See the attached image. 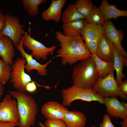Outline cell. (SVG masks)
Listing matches in <instances>:
<instances>
[{"instance_id":"6da1fadb","label":"cell","mask_w":127,"mask_h":127,"mask_svg":"<svg viewBox=\"0 0 127 127\" xmlns=\"http://www.w3.org/2000/svg\"><path fill=\"white\" fill-rule=\"evenodd\" d=\"M56 38L60 48L56 57L61 58V64L70 65L79 61L91 57L92 54L87 47L81 36L72 37L64 35L60 31L55 32Z\"/></svg>"},{"instance_id":"7a4b0ae2","label":"cell","mask_w":127,"mask_h":127,"mask_svg":"<svg viewBox=\"0 0 127 127\" xmlns=\"http://www.w3.org/2000/svg\"><path fill=\"white\" fill-rule=\"evenodd\" d=\"M8 93L17 102L19 127L34 126L38 112L37 104L34 98L26 92L11 91Z\"/></svg>"},{"instance_id":"3957f363","label":"cell","mask_w":127,"mask_h":127,"mask_svg":"<svg viewBox=\"0 0 127 127\" xmlns=\"http://www.w3.org/2000/svg\"><path fill=\"white\" fill-rule=\"evenodd\" d=\"M73 85L91 89L99 77L95 62L90 57L80 61L72 69Z\"/></svg>"},{"instance_id":"277c9868","label":"cell","mask_w":127,"mask_h":127,"mask_svg":"<svg viewBox=\"0 0 127 127\" xmlns=\"http://www.w3.org/2000/svg\"><path fill=\"white\" fill-rule=\"evenodd\" d=\"M62 104L65 107L70 106L76 100L90 102L97 101L103 104V97L93 91L92 89L83 88L73 85L62 91Z\"/></svg>"},{"instance_id":"5b68a950","label":"cell","mask_w":127,"mask_h":127,"mask_svg":"<svg viewBox=\"0 0 127 127\" xmlns=\"http://www.w3.org/2000/svg\"><path fill=\"white\" fill-rule=\"evenodd\" d=\"M92 89L103 98L119 96L123 100L127 99V95L123 94L119 88L114 77V72L104 78L99 77Z\"/></svg>"},{"instance_id":"8992f818","label":"cell","mask_w":127,"mask_h":127,"mask_svg":"<svg viewBox=\"0 0 127 127\" xmlns=\"http://www.w3.org/2000/svg\"><path fill=\"white\" fill-rule=\"evenodd\" d=\"M26 63L24 58L19 57L13 62L11 66L10 82L15 88L22 92L26 91V86L28 83L35 82L25 72L24 67Z\"/></svg>"},{"instance_id":"52a82bcc","label":"cell","mask_w":127,"mask_h":127,"mask_svg":"<svg viewBox=\"0 0 127 127\" xmlns=\"http://www.w3.org/2000/svg\"><path fill=\"white\" fill-rule=\"evenodd\" d=\"M105 33V28L103 26L89 24L85 22L81 36L91 54L95 53L99 40Z\"/></svg>"},{"instance_id":"ba28073f","label":"cell","mask_w":127,"mask_h":127,"mask_svg":"<svg viewBox=\"0 0 127 127\" xmlns=\"http://www.w3.org/2000/svg\"><path fill=\"white\" fill-rule=\"evenodd\" d=\"M5 16L6 23L1 31V34L9 37L13 44L16 46L26 32L23 29L24 25L20 24L18 17L8 14L5 15Z\"/></svg>"},{"instance_id":"9c48e42d","label":"cell","mask_w":127,"mask_h":127,"mask_svg":"<svg viewBox=\"0 0 127 127\" xmlns=\"http://www.w3.org/2000/svg\"><path fill=\"white\" fill-rule=\"evenodd\" d=\"M29 31V34L26 32L23 36V46L28 50L32 51L30 54L36 59L46 60L47 56L53 54L56 48V46L53 45L51 47H47L41 42L32 37L30 29Z\"/></svg>"},{"instance_id":"30bf717a","label":"cell","mask_w":127,"mask_h":127,"mask_svg":"<svg viewBox=\"0 0 127 127\" xmlns=\"http://www.w3.org/2000/svg\"><path fill=\"white\" fill-rule=\"evenodd\" d=\"M10 94L6 95L0 103V121L18 122L19 117L17 103L12 99Z\"/></svg>"},{"instance_id":"8fae6325","label":"cell","mask_w":127,"mask_h":127,"mask_svg":"<svg viewBox=\"0 0 127 127\" xmlns=\"http://www.w3.org/2000/svg\"><path fill=\"white\" fill-rule=\"evenodd\" d=\"M23 39L24 36H23L21 40L16 47L22 57L24 58L26 60V64L25 65V69L29 72H30L33 70H36L37 71L40 75L46 76L48 71L46 68L52 62V59H50L47 63L43 64L37 62L33 59L30 54H29L25 51L23 47Z\"/></svg>"},{"instance_id":"7c38bea8","label":"cell","mask_w":127,"mask_h":127,"mask_svg":"<svg viewBox=\"0 0 127 127\" xmlns=\"http://www.w3.org/2000/svg\"><path fill=\"white\" fill-rule=\"evenodd\" d=\"M103 26L105 28V34L108 39L116 47L122 56L127 59V53L121 43L124 36L122 30L117 29L111 20L105 21Z\"/></svg>"},{"instance_id":"4fadbf2b","label":"cell","mask_w":127,"mask_h":127,"mask_svg":"<svg viewBox=\"0 0 127 127\" xmlns=\"http://www.w3.org/2000/svg\"><path fill=\"white\" fill-rule=\"evenodd\" d=\"M69 110L65 107L54 101H48L42 106L41 111L43 115L49 120H63Z\"/></svg>"},{"instance_id":"5bb4252c","label":"cell","mask_w":127,"mask_h":127,"mask_svg":"<svg viewBox=\"0 0 127 127\" xmlns=\"http://www.w3.org/2000/svg\"><path fill=\"white\" fill-rule=\"evenodd\" d=\"M103 101L109 116L123 119L127 118V110L122 106L118 97L103 98Z\"/></svg>"},{"instance_id":"9a60e30c","label":"cell","mask_w":127,"mask_h":127,"mask_svg":"<svg viewBox=\"0 0 127 127\" xmlns=\"http://www.w3.org/2000/svg\"><path fill=\"white\" fill-rule=\"evenodd\" d=\"M113 44L105 34L103 35L98 41L95 53L96 56L105 61H113Z\"/></svg>"},{"instance_id":"2e32d148","label":"cell","mask_w":127,"mask_h":127,"mask_svg":"<svg viewBox=\"0 0 127 127\" xmlns=\"http://www.w3.org/2000/svg\"><path fill=\"white\" fill-rule=\"evenodd\" d=\"M66 0H52L48 8L42 13V17L45 20H53L56 22L60 20L62 10Z\"/></svg>"},{"instance_id":"e0dca14e","label":"cell","mask_w":127,"mask_h":127,"mask_svg":"<svg viewBox=\"0 0 127 127\" xmlns=\"http://www.w3.org/2000/svg\"><path fill=\"white\" fill-rule=\"evenodd\" d=\"M13 44L8 36L2 35L0 37V56L4 62L11 66L15 55Z\"/></svg>"},{"instance_id":"ac0fdd59","label":"cell","mask_w":127,"mask_h":127,"mask_svg":"<svg viewBox=\"0 0 127 127\" xmlns=\"http://www.w3.org/2000/svg\"><path fill=\"white\" fill-rule=\"evenodd\" d=\"M113 50L114 66L116 72L115 80L118 86L122 82V79L126 77V75L123 73V70L124 66H127V59L122 56L114 44Z\"/></svg>"},{"instance_id":"d6986e66","label":"cell","mask_w":127,"mask_h":127,"mask_svg":"<svg viewBox=\"0 0 127 127\" xmlns=\"http://www.w3.org/2000/svg\"><path fill=\"white\" fill-rule=\"evenodd\" d=\"M63 120L67 127H84L87 119L86 115L80 111H68Z\"/></svg>"},{"instance_id":"ffe728a7","label":"cell","mask_w":127,"mask_h":127,"mask_svg":"<svg viewBox=\"0 0 127 127\" xmlns=\"http://www.w3.org/2000/svg\"><path fill=\"white\" fill-rule=\"evenodd\" d=\"M99 7L105 21L112 18L127 16V10H119L117 8L116 5L109 4L107 0H103Z\"/></svg>"},{"instance_id":"44dd1931","label":"cell","mask_w":127,"mask_h":127,"mask_svg":"<svg viewBox=\"0 0 127 127\" xmlns=\"http://www.w3.org/2000/svg\"><path fill=\"white\" fill-rule=\"evenodd\" d=\"M85 19H81L71 22L63 23L62 27L63 34L66 36L72 37L81 36L86 22Z\"/></svg>"},{"instance_id":"7402d4cb","label":"cell","mask_w":127,"mask_h":127,"mask_svg":"<svg viewBox=\"0 0 127 127\" xmlns=\"http://www.w3.org/2000/svg\"><path fill=\"white\" fill-rule=\"evenodd\" d=\"M99 77L103 78L115 70L113 61H105L98 57L95 53L92 54Z\"/></svg>"},{"instance_id":"603a6c76","label":"cell","mask_w":127,"mask_h":127,"mask_svg":"<svg viewBox=\"0 0 127 127\" xmlns=\"http://www.w3.org/2000/svg\"><path fill=\"white\" fill-rule=\"evenodd\" d=\"M61 17L64 23L72 22L85 18L77 10L74 4L68 5L67 8L62 15Z\"/></svg>"},{"instance_id":"cb8c5ba5","label":"cell","mask_w":127,"mask_h":127,"mask_svg":"<svg viewBox=\"0 0 127 127\" xmlns=\"http://www.w3.org/2000/svg\"><path fill=\"white\" fill-rule=\"evenodd\" d=\"M47 1V0H22L24 8L31 16H37L39 12V7Z\"/></svg>"},{"instance_id":"d4e9b609","label":"cell","mask_w":127,"mask_h":127,"mask_svg":"<svg viewBox=\"0 0 127 127\" xmlns=\"http://www.w3.org/2000/svg\"><path fill=\"white\" fill-rule=\"evenodd\" d=\"M87 23L90 24L103 26L105 21L99 7H93L89 15L85 19Z\"/></svg>"},{"instance_id":"484cf974","label":"cell","mask_w":127,"mask_h":127,"mask_svg":"<svg viewBox=\"0 0 127 127\" xmlns=\"http://www.w3.org/2000/svg\"><path fill=\"white\" fill-rule=\"evenodd\" d=\"M75 5L78 11L85 18L94 7L91 0H78Z\"/></svg>"},{"instance_id":"4316f807","label":"cell","mask_w":127,"mask_h":127,"mask_svg":"<svg viewBox=\"0 0 127 127\" xmlns=\"http://www.w3.org/2000/svg\"><path fill=\"white\" fill-rule=\"evenodd\" d=\"M11 66L0 59V84L3 85L10 79Z\"/></svg>"},{"instance_id":"83f0119b","label":"cell","mask_w":127,"mask_h":127,"mask_svg":"<svg viewBox=\"0 0 127 127\" xmlns=\"http://www.w3.org/2000/svg\"><path fill=\"white\" fill-rule=\"evenodd\" d=\"M44 125L47 127H67L62 119L51 120L47 119Z\"/></svg>"},{"instance_id":"f1b7e54d","label":"cell","mask_w":127,"mask_h":127,"mask_svg":"<svg viewBox=\"0 0 127 127\" xmlns=\"http://www.w3.org/2000/svg\"><path fill=\"white\" fill-rule=\"evenodd\" d=\"M36 84L39 87H44L47 89H49L50 87L49 86H43L37 84L35 81L30 82L28 83L26 85V91L31 93H32L35 92L37 89V87Z\"/></svg>"},{"instance_id":"f546056e","label":"cell","mask_w":127,"mask_h":127,"mask_svg":"<svg viewBox=\"0 0 127 127\" xmlns=\"http://www.w3.org/2000/svg\"><path fill=\"white\" fill-rule=\"evenodd\" d=\"M99 127H115L112 123L110 117L107 114L103 116V121L100 124Z\"/></svg>"},{"instance_id":"4dcf8cb0","label":"cell","mask_w":127,"mask_h":127,"mask_svg":"<svg viewBox=\"0 0 127 127\" xmlns=\"http://www.w3.org/2000/svg\"><path fill=\"white\" fill-rule=\"evenodd\" d=\"M18 122H4L0 121V127H15L18 126Z\"/></svg>"},{"instance_id":"1f68e13d","label":"cell","mask_w":127,"mask_h":127,"mask_svg":"<svg viewBox=\"0 0 127 127\" xmlns=\"http://www.w3.org/2000/svg\"><path fill=\"white\" fill-rule=\"evenodd\" d=\"M119 88L121 92L123 94L127 95V80H125L119 85Z\"/></svg>"},{"instance_id":"d6a6232c","label":"cell","mask_w":127,"mask_h":127,"mask_svg":"<svg viewBox=\"0 0 127 127\" xmlns=\"http://www.w3.org/2000/svg\"><path fill=\"white\" fill-rule=\"evenodd\" d=\"M6 23L5 15L0 11V31H2Z\"/></svg>"},{"instance_id":"836d02e7","label":"cell","mask_w":127,"mask_h":127,"mask_svg":"<svg viewBox=\"0 0 127 127\" xmlns=\"http://www.w3.org/2000/svg\"><path fill=\"white\" fill-rule=\"evenodd\" d=\"M122 127H127V118L123 119V120L120 123Z\"/></svg>"},{"instance_id":"e575fe53","label":"cell","mask_w":127,"mask_h":127,"mask_svg":"<svg viewBox=\"0 0 127 127\" xmlns=\"http://www.w3.org/2000/svg\"><path fill=\"white\" fill-rule=\"evenodd\" d=\"M4 88L3 85L0 84V100L3 94Z\"/></svg>"},{"instance_id":"d590c367","label":"cell","mask_w":127,"mask_h":127,"mask_svg":"<svg viewBox=\"0 0 127 127\" xmlns=\"http://www.w3.org/2000/svg\"><path fill=\"white\" fill-rule=\"evenodd\" d=\"M121 103L122 106L127 110V103H125L124 101H122Z\"/></svg>"},{"instance_id":"8d00e7d4","label":"cell","mask_w":127,"mask_h":127,"mask_svg":"<svg viewBox=\"0 0 127 127\" xmlns=\"http://www.w3.org/2000/svg\"><path fill=\"white\" fill-rule=\"evenodd\" d=\"M39 125L41 127H47L40 122H39Z\"/></svg>"},{"instance_id":"74e56055","label":"cell","mask_w":127,"mask_h":127,"mask_svg":"<svg viewBox=\"0 0 127 127\" xmlns=\"http://www.w3.org/2000/svg\"><path fill=\"white\" fill-rule=\"evenodd\" d=\"M1 31H0V37L2 36Z\"/></svg>"},{"instance_id":"f35d334b","label":"cell","mask_w":127,"mask_h":127,"mask_svg":"<svg viewBox=\"0 0 127 127\" xmlns=\"http://www.w3.org/2000/svg\"><path fill=\"white\" fill-rule=\"evenodd\" d=\"M91 127H96L95 126H92Z\"/></svg>"},{"instance_id":"ab89813d","label":"cell","mask_w":127,"mask_h":127,"mask_svg":"<svg viewBox=\"0 0 127 127\" xmlns=\"http://www.w3.org/2000/svg\"><path fill=\"white\" fill-rule=\"evenodd\" d=\"M0 57H1L0 56Z\"/></svg>"}]
</instances>
